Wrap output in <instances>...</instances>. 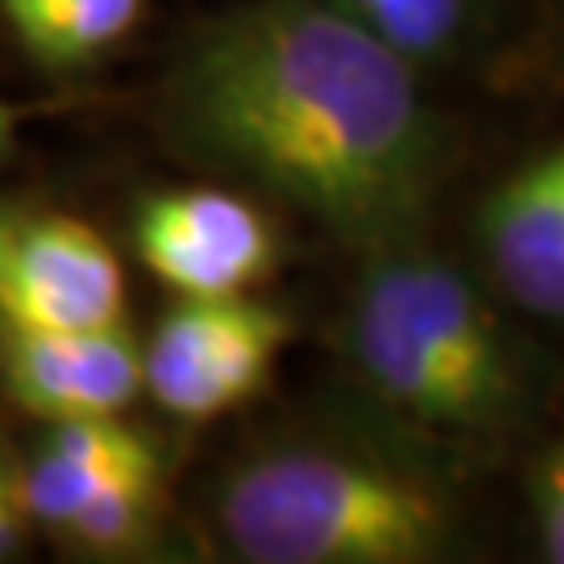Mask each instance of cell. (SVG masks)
<instances>
[{
  "label": "cell",
  "instance_id": "cell-1",
  "mask_svg": "<svg viewBox=\"0 0 564 564\" xmlns=\"http://www.w3.org/2000/svg\"><path fill=\"white\" fill-rule=\"evenodd\" d=\"M419 72L335 0H256L172 59L155 113L181 160L372 256L419 242L444 176Z\"/></svg>",
  "mask_w": 564,
  "mask_h": 564
},
{
  "label": "cell",
  "instance_id": "cell-2",
  "mask_svg": "<svg viewBox=\"0 0 564 564\" xmlns=\"http://www.w3.org/2000/svg\"><path fill=\"white\" fill-rule=\"evenodd\" d=\"M209 523L247 564H423L452 506L419 468L339 440H276L226 468Z\"/></svg>",
  "mask_w": 564,
  "mask_h": 564
},
{
  "label": "cell",
  "instance_id": "cell-3",
  "mask_svg": "<svg viewBox=\"0 0 564 564\" xmlns=\"http://www.w3.org/2000/svg\"><path fill=\"white\" fill-rule=\"evenodd\" d=\"M343 351L372 398L431 431H494L519 402L514 347L489 297L419 242L368 256Z\"/></svg>",
  "mask_w": 564,
  "mask_h": 564
},
{
  "label": "cell",
  "instance_id": "cell-4",
  "mask_svg": "<svg viewBox=\"0 0 564 564\" xmlns=\"http://www.w3.org/2000/svg\"><path fill=\"white\" fill-rule=\"evenodd\" d=\"M21 485L34 531L88 561L134 556L163 523V452L121 414L46 423Z\"/></svg>",
  "mask_w": 564,
  "mask_h": 564
},
{
  "label": "cell",
  "instance_id": "cell-5",
  "mask_svg": "<svg viewBox=\"0 0 564 564\" xmlns=\"http://www.w3.org/2000/svg\"><path fill=\"white\" fill-rule=\"evenodd\" d=\"M289 339L281 305L247 293L181 297L142 343L147 393L181 423H214L260 393Z\"/></svg>",
  "mask_w": 564,
  "mask_h": 564
},
{
  "label": "cell",
  "instance_id": "cell-6",
  "mask_svg": "<svg viewBox=\"0 0 564 564\" xmlns=\"http://www.w3.org/2000/svg\"><path fill=\"white\" fill-rule=\"evenodd\" d=\"M130 239L142 268L176 297H235L272 276L281 242L260 205L230 188L151 193Z\"/></svg>",
  "mask_w": 564,
  "mask_h": 564
},
{
  "label": "cell",
  "instance_id": "cell-7",
  "mask_svg": "<svg viewBox=\"0 0 564 564\" xmlns=\"http://www.w3.org/2000/svg\"><path fill=\"white\" fill-rule=\"evenodd\" d=\"M4 330H97L126 323V272L97 226L39 214L21 218L4 284Z\"/></svg>",
  "mask_w": 564,
  "mask_h": 564
},
{
  "label": "cell",
  "instance_id": "cell-8",
  "mask_svg": "<svg viewBox=\"0 0 564 564\" xmlns=\"http://www.w3.org/2000/svg\"><path fill=\"white\" fill-rule=\"evenodd\" d=\"M0 384L9 402L42 426L113 419L147 389V356L126 323L97 330H4Z\"/></svg>",
  "mask_w": 564,
  "mask_h": 564
},
{
  "label": "cell",
  "instance_id": "cell-9",
  "mask_svg": "<svg viewBox=\"0 0 564 564\" xmlns=\"http://www.w3.org/2000/svg\"><path fill=\"white\" fill-rule=\"evenodd\" d=\"M473 235L506 302L564 326V142L485 193Z\"/></svg>",
  "mask_w": 564,
  "mask_h": 564
},
{
  "label": "cell",
  "instance_id": "cell-10",
  "mask_svg": "<svg viewBox=\"0 0 564 564\" xmlns=\"http://www.w3.org/2000/svg\"><path fill=\"white\" fill-rule=\"evenodd\" d=\"M142 21V0H0V25L46 76L105 63Z\"/></svg>",
  "mask_w": 564,
  "mask_h": 564
},
{
  "label": "cell",
  "instance_id": "cell-11",
  "mask_svg": "<svg viewBox=\"0 0 564 564\" xmlns=\"http://www.w3.org/2000/svg\"><path fill=\"white\" fill-rule=\"evenodd\" d=\"M414 67L447 59L473 21V0H335Z\"/></svg>",
  "mask_w": 564,
  "mask_h": 564
},
{
  "label": "cell",
  "instance_id": "cell-12",
  "mask_svg": "<svg viewBox=\"0 0 564 564\" xmlns=\"http://www.w3.org/2000/svg\"><path fill=\"white\" fill-rule=\"evenodd\" d=\"M531 506H535V527H540L544 552L556 564H564V447L540 464L535 485H531Z\"/></svg>",
  "mask_w": 564,
  "mask_h": 564
},
{
  "label": "cell",
  "instance_id": "cell-13",
  "mask_svg": "<svg viewBox=\"0 0 564 564\" xmlns=\"http://www.w3.org/2000/svg\"><path fill=\"white\" fill-rule=\"evenodd\" d=\"M30 531H34V519H30V506H25L21 460H13V456L0 447V561L21 556Z\"/></svg>",
  "mask_w": 564,
  "mask_h": 564
},
{
  "label": "cell",
  "instance_id": "cell-14",
  "mask_svg": "<svg viewBox=\"0 0 564 564\" xmlns=\"http://www.w3.org/2000/svg\"><path fill=\"white\" fill-rule=\"evenodd\" d=\"M25 118V109L13 101H0V155L13 147V134H18V121Z\"/></svg>",
  "mask_w": 564,
  "mask_h": 564
},
{
  "label": "cell",
  "instance_id": "cell-15",
  "mask_svg": "<svg viewBox=\"0 0 564 564\" xmlns=\"http://www.w3.org/2000/svg\"><path fill=\"white\" fill-rule=\"evenodd\" d=\"M561 9H564V0H561Z\"/></svg>",
  "mask_w": 564,
  "mask_h": 564
}]
</instances>
